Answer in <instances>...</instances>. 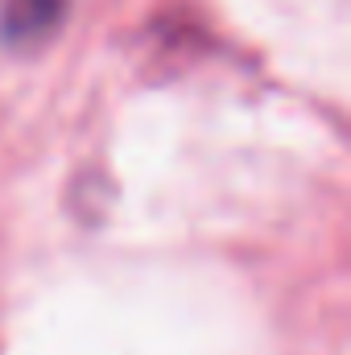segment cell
<instances>
[{"instance_id": "6da1fadb", "label": "cell", "mask_w": 351, "mask_h": 355, "mask_svg": "<svg viewBox=\"0 0 351 355\" xmlns=\"http://www.w3.org/2000/svg\"><path fill=\"white\" fill-rule=\"evenodd\" d=\"M71 0H0V46L12 54H33L58 37Z\"/></svg>"}]
</instances>
